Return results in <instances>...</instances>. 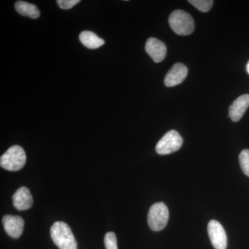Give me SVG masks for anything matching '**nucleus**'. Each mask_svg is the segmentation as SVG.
Segmentation results:
<instances>
[{
	"instance_id": "nucleus-5",
	"label": "nucleus",
	"mask_w": 249,
	"mask_h": 249,
	"mask_svg": "<svg viewBox=\"0 0 249 249\" xmlns=\"http://www.w3.org/2000/svg\"><path fill=\"white\" fill-rule=\"evenodd\" d=\"M183 139L176 130H170L162 137L156 145V152L160 155L177 152L182 146Z\"/></svg>"
},
{
	"instance_id": "nucleus-12",
	"label": "nucleus",
	"mask_w": 249,
	"mask_h": 249,
	"mask_svg": "<svg viewBox=\"0 0 249 249\" xmlns=\"http://www.w3.org/2000/svg\"><path fill=\"white\" fill-rule=\"evenodd\" d=\"M79 39L85 47L90 49L99 48L105 44V41L102 38L89 31H83L80 34Z\"/></svg>"
},
{
	"instance_id": "nucleus-18",
	"label": "nucleus",
	"mask_w": 249,
	"mask_h": 249,
	"mask_svg": "<svg viewBox=\"0 0 249 249\" xmlns=\"http://www.w3.org/2000/svg\"><path fill=\"white\" fill-rule=\"evenodd\" d=\"M247 73H248L249 74V60L248 63H247Z\"/></svg>"
},
{
	"instance_id": "nucleus-16",
	"label": "nucleus",
	"mask_w": 249,
	"mask_h": 249,
	"mask_svg": "<svg viewBox=\"0 0 249 249\" xmlns=\"http://www.w3.org/2000/svg\"><path fill=\"white\" fill-rule=\"evenodd\" d=\"M104 243L106 249H118L115 233L113 232H107L105 235Z\"/></svg>"
},
{
	"instance_id": "nucleus-15",
	"label": "nucleus",
	"mask_w": 249,
	"mask_h": 249,
	"mask_svg": "<svg viewBox=\"0 0 249 249\" xmlns=\"http://www.w3.org/2000/svg\"><path fill=\"white\" fill-rule=\"evenodd\" d=\"M239 160L242 171L249 178V150H244L241 152Z\"/></svg>"
},
{
	"instance_id": "nucleus-9",
	"label": "nucleus",
	"mask_w": 249,
	"mask_h": 249,
	"mask_svg": "<svg viewBox=\"0 0 249 249\" xmlns=\"http://www.w3.org/2000/svg\"><path fill=\"white\" fill-rule=\"evenodd\" d=\"M188 75V69L183 63H176L167 73L164 83L166 87H174L181 84Z\"/></svg>"
},
{
	"instance_id": "nucleus-1",
	"label": "nucleus",
	"mask_w": 249,
	"mask_h": 249,
	"mask_svg": "<svg viewBox=\"0 0 249 249\" xmlns=\"http://www.w3.org/2000/svg\"><path fill=\"white\" fill-rule=\"evenodd\" d=\"M53 243L60 249H77V242L71 228L63 222L54 223L50 230Z\"/></svg>"
},
{
	"instance_id": "nucleus-8",
	"label": "nucleus",
	"mask_w": 249,
	"mask_h": 249,
	"mask_svg": "<svg viewBox=\"0 0 249 249\" xmlns=\"http://www.w3.org/2000/svg\"><path fill=\"white\" fill-rule=\"evenodd\" d=\"M145 51L157 63L163 61L166 56V46L163 42L155 37H150L147 40Z\"/></svg>"
},
{
	"instance_id": "nucleus-2",
	"label": "nucleus",
	"mask_w": 249,
	"mask_h": 249,
	"mask_svg": "<svg viewBox=\"0 0 249 249\" xmlns=\"http://www.w3.org/2000/svg\"><path fill=\"white\" fill-rule=\"evenodd\" d=\"M170 27L175 34L179 36H188L194 31V19L191 15L182 10H175L170 14Z\"/></svg>"
},
{
	"instance_id": "nucleus-4",
	"label": "nucleus",
	"mask_w": 249,
	"mask_h": 249,
	"mask_svg": "<svg viewBox=\"0 0 249 249\" xmlns=\"http://www.w3.org/2000/svg\"><path fill=\"white\" fill-rule=\"evenodd\" d=\"M168 219L169 211L164 203H155L149 210L147 222L150 229L154 231L163 230L168 224Z\"/></svg>"
},
{
	"instance_id": "nucleus-13",
	"label": "nucleus",
	"mask_w": 249,
	"mask_h": 249,
	"mask_svg": "<svg viewBox=\"0 0 249 249\" xmlns=\"http://www.w3.org/2000/svg\"><path fill=\"white\" fill-rule=\"evenodd\" d=\"M16 11L21 16L30 18L31 19H37L40 17V13L36 5L26 1H18L15 4Z\"/></svg>"
},
{
	"instance_id": "nucleus-17",
	"label": "nucleus",
	"mask_w": 249,
	"mask_h": 249,
	"mask_svg": "<svg viewBox=\"0 0 249 249\" xmlns=\"http://www.w3.org/2000/svg\"><path fill=\"white\" fill-rule=\"evenodd\" d=\"M79 2L80 0H58L57 1L60 9L64 10L71 9Z\"/></svg>"
},
{
	"instance_id": "nucleus-6",
	"label": "nucleus",
	"mask_w": 249,
	"mask_h": 249,
	"mask_svg": "<svg viewBox=\"0 0 249 249\" xmlns=\"http://www.w3.org/2000/svg\"><path fill=\"white\" fill-rule=\"evenodd\" d=\"M208 233L214 249H227V233L220 223L214 219L210 221L208 224Z\"/></svg>"
},
{
	"instance_id": "nucleus-10",
	"label": "nucleus",
	"mask_w": 249,
	"mask_h": 249,
	"mask_svg": "<svg viewBox=\"0 0 249 249\" xmlns=\"http://www.w3.org/2000/svg\"><path fill=\"white\" fill-rule=\"evenodd\" d=\"M249 107V94L239 96L229 107V116L234 122L242 119L245 111Z\"/></svg>"
},
{
	"instance_id": "nucleus-14",
	"label": "nucleus",
	"mask_w": 249,
	"mask_h": 249,
	"mask_svg": "<svg viewBox=\"0 0 249 249\" xmlns=\"http://www.w3.org/2000/svg\"><path fill=\"white\" fill-rule=\"evenodd\" d=\"M188 1L203 13L209 12L214 3L213 0H189Z\"/></svg>"
},
{
	"instance_id": "nucleus-11",
	"label": "nucleus",
	"mask_w": 249,
	"mask_h": 249,
	"mask_svg": "<svg viewBox=\"0 0 249 249\" xmlns=\"http://www.w3.org/2000/svg\"><path fill=\"white\" fill-rule=\"evenodd\" d=\"M14 206L19 211H26L31 209L34 203L31 192L27 187H21L13 196Z\"/></svg>"
},
{
	"instance_id": "nucleus-7",
	"label": "nucleus",
	"mask_w": 249,
	"mask_h": 249,
	"mask_svg": "<svg viewBox=\"0 0 249 249\" xmlns=\"http://www.w3.org/2000/svg\"><path fill=\"white\" fill-rule=\"evenodd\" d=\"M5 231L13 238H19L22 235L24 230V219L19 216L8 215L4 216L2 219Z\"/></svg>"
},
{
	"instance_id": "nucleus-3",
	"label": "nucleus",
	"mask_w": 249,
	"mask_h": 249,
	"mask_svg": "<svg viewBox=\"0 0 249 249\" xmlns=\"http://www.w3.org/2000/svg\"><path fill=\"white\" fill-rule=\"evenodd\" d=\"M27 155L25 151L19 145L10 147L0 158L1 168L9 171H18L25 165Z\"/></svg>"
}]
</instances>
